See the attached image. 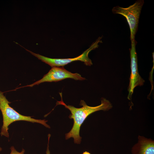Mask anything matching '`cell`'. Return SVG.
I'll list each match as a JSON object with an SVG mask.
<instances>
[{"label":"cell","instance_id":"3957f363","mask_svg":"<svg viewBox=\"0 0 154 154\" xmlns=\"http://www.w3.org/2000/svg\"><path fill=\"white\" fill-rule=\"evenodd\" d=\"M144 3L143 0H138L127 7L117 6L112 9L113 13L121 15L126 18L130 29L131 40L135 39L140 15Z\"/></svg>","mask_w":154,"mask_h":154},{"label":"cell","instance_id":"8992f818","mask_svg":"<svg viewBox=\"0 0 154 154\" xmlns=\"http://www.w3.org/2000/svg\"><path fill=\"white\" fill-rule=\"evenodd\" d=\"M131 47L130 49L131 74L128 88L127 98L129 100L131 99L135 88L138 86H142L145 81L140 75L138 71L137 56L135 49L136 42L135 39L131 40Z\"/></svg>","mask_w":154,"mask_h":154},{"label":"cell","instance_id":"7a4b0ae2","mask_svg":"<svg viewBox=\"0 0 154 154\" xmlns=\"http://www.w3.org/2000/svg\"><path fill=\"white\" fill-rule=\"evenodd\" d=\"M4 93L0 91V110L3 117V125L1 129V135L7 137H9L8 127L12 123L17 121H23L41 124L47 128L50 127L45 119H37L31 118L30 116L22 115L11 108L9 102L4 95Z\"/></svg>","mask_w":154,"mask_h":154},{"label":"cell","instance_id":"30bf717a","mask_svg":"<svg viewBox=\"0 0 154 154\" xmlns=\"http://www.w3.org/2000/svg\"><path fill=\"white\" fill-rule=\"evenodd\" d=\"M82 154H91L89 152H88V151H85Z\"/></svg>","mask_w":154,"mask_h":154},{"label":"cell","instance_id":"8fae6325","mask_svg":"<svg viewBox=\"0 0 154 154\" xmlns=\"http://www.w3.org/2000/svg\"><path fill=\"white\" fill-rule=\"evenodd\" d=\"M2 150V148L0 147V151H1Z\"/></svg>","mask_w":154,"mask_h":154},{"label":"cell","instance_id":"ba28073f","mask_svg":"<svg viewBox=\"0 0 154 154\" xmlns=\"http://www.w3.org/2000/svg\"><path fill=\"white\" fill-rule=\"evenodd\" d=\"M10 149L11 152L10 154H24L25 152V150L23 149H22L21 152L17 151L13 146H12Z\"/></svg>","mask_w":154,"mask_h":154},{"label":"cell","instance_id":"9c48e42d","mask_svg":"<svg viewBox=\"0 0 154 154\" xmlns=\"http://www.w3.org/2000/svg\"><path fill=\"white\" fill-rule=\"evenodd\" d=\"M50 134H49L48 135V145H47V149L46 151V154H50V152L49 149V140H50Z\"/></svg>","mask_w":154,"mask_h":154},{"label":"cell","instance_id":"277c9868","mask_svg":"<svg viewBox=\"0 0 154 154\" xmlns=\"http://www.w3.org/2000/svg\"><path fill=\"white\" fill-rule=\"evenodd\" d=\"M102 37H99L97 40L91 45L90 47L84 51L80 56L73 58H52L34 53L25 48V50L31 54L36 57L38 59L48 64L52 67L56 66H64L72 62L80 61L84 62L86 66H91L92 65L91 60L89 58L88 54L92 50L98 48V44L102 42Z\"/></svg>","mask_w":154,"mask_h":154},{"label":"cell","instance_id":"5b68a950","mask_svg":"<svg viewBox=\"0 0 154 154\" xmlns=\"http://www.w3.org/2000/svg\"><path fill=\"white\" fill-rule=\"evenodd\" d=\"M68 78L75 80H86L78 73H73L63 67H52L48 72L41 79L29 85L17 88L16 89L26 87H32L44 82H57Z\"/></svg>","mask_w":154,"mask_h":154},{"label":"cell","instance_id":"6da1fadb","mask_svg":"<svg viewBox=\"0 0 154 154\" xmlns=\"http://www.w3.org/2000/svg\"><path fill=\"white\" fill-rule=\"evenodd\" d=\"M59 94L61 100L57 101L56 105H62L68 109L71 112L69 117L73 119L74 121L73 127L70 131L65 134V138L68 139L71 137L73 138L75 143H80L82 137L80 135V127L88 116L96 111L101 110L108 111L112 107V104L109 101L102 98L101 99V104L98 106L94 107L88 106L84 100H81L80 105L82 106V107L76 108L73 106L66 104L63 101L62 93H60Z\"/></svg>","mask_w":154,"mask_h":154},{"label":"cell","instance_id":"52a82bcc","mask_svg":"<svg viewBox=\"0 0 154 154\" xmlns=\"http://www.w3.org/2000/svg\"><path fill=\"white\" fill-rule=\"evenodd\" d=\"M132 154H154V142L151 139L139 136L138 142L132 147Z\"/></svg>","mask_w":154,"mask_h":154}]
</instances>
